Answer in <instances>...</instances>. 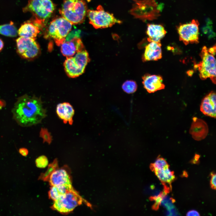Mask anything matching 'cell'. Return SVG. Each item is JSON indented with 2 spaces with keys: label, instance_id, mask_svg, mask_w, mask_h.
<instances>
[{
  "label": "cell",
  "instance_id": "6da1fadb",
  "mask_svg": "<svg viewBox=\"0 0 216 216\" xmlns=\"http://www.w3.org/2000/svg\"><path fill=\"white\" fill-rule=\"evenodd\" d=\"M12 112L13 118L22 127L38 124L46 116V110L43 108L40 98L26 94L17 99Z\"/></svg>",
  "mask_w": 216,
  "mask_h": 216
},
{
  "label": "cell",
  "instance_id": "7a4b0ae2",
  "mask_svg": "<svg viewBox=\"0 0 216 216\" xmlns=\"http://www.w3.org/2000/svg\"><path fill=\"white\" fill-rule=\"evenodd\" d=\"M55 9L51 0H29L23 10L32 14L34 18L32 21L40 28L50 17Z\"/></svg>",
  "mask_w": 216,
  "mask_h": 216
},
{
  "label": "cell",
  "instance_id": "3957f363",
  "mask_svg": "<svg viewBox=\"0 0 216 216\" xmlns=\"http://www.w3.org/2000/svg\"><path fill=\"white\" fill-rule=\"evenodd\" d=\"M87 8L83 0H63L59 12L72 24L82 23L87 13Z\"/></svg>",
  "mask_w": 216,
  "mask_h": 216
},
{
  "label": "cell",
  "instance_id": "277c9868",
  "mask_svg": "<svg viewBox=\"0 0 216 216\" xmlns=\"http://www.w3.org/2000/svg\"><path fill=\"white\" fill-rule=\"evenodd\" d=\"M84 202H86L73 188L54 201L51 208L61 214H67Z\"/></svg>",
  "mask_w": 216,
  "mask_h": 216
},
{
  "label": "cell",
  "instance_id": "5b68a950",
  "mask_svg": "<svg viewBox=\"0 0 216 216\" xmlns=\"http://www.w3.org/2000/svg\"><path fill=\"white\" fill-rule=\"evenodd\" d=\"M89 61L88 53L86 50L79 51L74 56L67 57L64 63L65 71L70 77L78 76L83 73Z\"/></svg>",
  "mask_w": 216,
  "mask_h": 216
},
{
  "label": "cell",
  "instance_id": "8992f818",
  "mask_svg": "<svg viewBox=\"0 0 216 216\" xmlns=\"http://www.w3.org/2000/svg\"><path fill=\"white\" fill-rule=\"evenodd\" d=\"M87 14L89 23L96 29L108 28L116 23L120 24L122 22L113 14L105 11L100 5L97 7L95 10H87Z\"/></svg>",
  "mask_w": 216,
  "mask_h": 216
},
{
  "label": "cell",
  "instance_id": "52a82bcc",
  "mask_svg": "<svg viewBox=\"0 0 216 216\" xmlns=\"http://www.w3.org/2000/svg\"><path fill=\"white\" fill-rule=\"evenodd\" d=\"M201 61L197 65L199 76L202 80L209 78L216 84V60L213 55L209 53L206 46L203 47L200 53Z\"/></svg>",
  "mask_w": 216,
  "mask_h": 216
},
{
  "label": "cell",
  "instance_id": "ba28073f",
  "mask_svg": "<svg viewBox=\"0 0 216 216\" xmlns=\"http://www.w3.org/2000/svg\"><path fill=\"white\" fill-rule=\"evenodd\" d=\"M72 23L63 17L53 20L49 26L46 37L53 38L58 46L65 40V38L71 30Z\"/></svg>",
  "mask_w": 216,
  "mask_h": 216
},
{
  "label": "cell",
  "instance_id": "9c48e42d",
  "mask_svg": "<svg viewBox=\"0 0 216 216\" xmlns=\"http://www.w3.org/2000/svg\"><path fill=\"white\" fill-rule=\"evenodd\" d=\"M35 38L20 37L16 40L17 52L22 58L29 59L38 55L40 48Z\"/></svg>",
  "mask_w": 216,
  "mask_h": 216
},
{
  "label": "cell",
  "instance_id": "30bf717a",
  "mask_svg": "<svg viewBox=\"0 0 216 216\" xmlns=\"http://www.w3.org/2000/svg\"><path fill=\"white\" fill-rule=\"evenodd\" d=\"M154 0L136 1L131 10L132 14L137 18L152 20L158 12Z\"/></svg>",
  "mask_w": 216,
  "mask_h": 216
},
{
  "label": "cell",
  "instance_id": "8fae6325",
  "mask_svg": "<svg viewBox=\"0 0 216 216\" xmlns=\"http://www.w3.org/2000/svg\"><path fill=\"white\" fill-rule=\"evenodd\" d=\"M199 23L193 20L191 22L180 25L177 28L180 41L185 45L199 42Z\"/></svg>",
  "mask_w": 216,
  "mask_h": 216
},
{
  "label": "cell",
  "instance_id": "7c38bea8",
  "mask_svg": "<svg viewBox=\"0 0 216 216\" xmlns=\"http://www.w3.org/2000/svg\"><path fill=\"white\" fill-rule=\"evenodd\" d=\"M193 121L189 133L193 138L197 141L205 139L208 132V128L206 122L203 120L196 117L193 118Z\"/></svg>",
  "mask_w": 216,
  "mask_h": 216
},
{
  "label": "cell",
  "instance_id": "4fadbf2b",
  "mask_svg": "<svg viewBox=\"0 0 216 216\" xmlns=\"http://www.w3.org/2000/svg\"><path fill=\"white\" fill-rule=\"evenodd\" d=\"M144 88L149 93H154L164 88L162 77L158 75L146 74L142 77Z\"/></svg>",
  "mask_w": 216,
  "mask_h": 216
},
{
  "label": "cell",
  "instance_id": "5bb4252c",
  "mask_svg": "<svg viewBox=\"0 0 216 216\" xmlns=\"http://www.w3.org/2000/svg\"><path fill=\"white\" fill-rule=\"evenodd\" d=\"M60 46L62 53L67 57L72 56L77 52L84 50V46L81 40L77 37L69 40H65Z\"/></svg>",
  "mask_w": 216,
  "mask_h": 216
},
{
  "label": "cell",
  "instance_id": "9a60e30c",
  "mask_svg": "<svg viewBox=\"0 0 216 216\" xmlns=\"http://www.w3.org/2000/svg\"><path fill=\"white\" fill-rule=\"evenodd\" d=\"M215 93L212 91L202 100L200 106L201 111L205 115L215 118L216 113Z\"/></svg>",
  "mask_w": 216,
  "mask_h": 216
},
{
  "label": "cell",
  "instance_id": "2e32d148",
  "mask_svg": "<svg viewBox=\"0 0 216 216\" xmlns=\"http://www.w3.org/2000/svg\"><path fill=\"white\" fill-rule=\"evenodd\" d=\"M51 186L72 184L69 173L65 168H59L51 175L48 181Z\"/></svg>",
  "mask_w": 216,
  "mask_h": 216
},
{
  "label": "cell",
  "instance_id": "e0dca14e",
  "mask_svg": "<svg viewBox=\"0 0 216 216\" xmlns=\"http://www.w3.org/2000/svg\"><path fill=\"white\" fill-rule=\"evenodd\" d=\"M145 47L142 56L143 62L156 61L162 57L161 45L160 42L151 41Z\"/></svg>",
  "mask_w": 216,
  "mask_h": 216
},
{
  "label": "cell",
  "instance_id": "ac0fdd59",
  "mask_svg": "<svg viewBox=\"0 0 216 216\" xmlns=\"http://www.w3.org/2000/svg\"><path fill=\"white\" fill-rule=\"evenodd\" d=\"M56 112L58 117L64 123L68 122L70 125L73 124L74 110L70 103L64 102L59 104L56 107Z\"/></svg>",
  "mask_w": 216,
  "mask_h": 216
},
{
  "label": "cell",
  "instance_id": "d6986e66",
  "mask_svg": "<svg viewBox=\"0 0 216 216\" xmlns=\"http://www.w3.org/2000/svg\"><path fill=\"white\" fill-rule=\"evenodd\" d=\"M166 31L164 27L160 25L148 24L146 34L149 42H160L161 39L165 35Z\"/></svg>",
  "mask_w": 216,
  "mask_h": 216
},
{
  "label": "cell",
  "instance_id": "ffe728a7",
  "mask_svg": "<svg viewBox=\"0 0 216 216\" xmlns=\"http://www.w3.org/2000/svg\"><path fill=\"white\" fill-rule=\"evenodd\" d=\"M40 28L32 21H28L22 25L17 30L20 37L35 38L40 32Z\"/></svg>",
  "mask_w": 216,
  "mask_h": 216
},
{
  "label": "cell",
  "instance_id": "44dd1931",
  "mask_svg": "<svg viewBox=\"0 0 216 216\" xmlns=\"http://www.w3.org/2000/svg\"><path fill=\"white\" fill-rule=\"evenodd\" d=\"M153 171L164 185L171 186V183L175 179V176L173 172L169 169V166Z\"/></svg>",
  "mask_w": 216,
  "mask_h": 216
},
{
  "label": "cell",
  "instance_id": "7402d4cb",
  "mask_svg": "<svg viewBox=\"0 0 216 216\" xmlns=\"http://www.w3.org/2000/svg\"><path fill=\"white\" fill-rule=\"evenodd\" d=\"M73 188L72 184L51 186L48 192L49 197L54 201Z\"/></svg>",
  "mask_w": 216,
  "mask_h": 216
},
{
  "label": "cell",
  "instance_id": "603a6c76",
  "mask_svg": "<svg viewBox=\"0 0 216 216\" xmlns=\"http://www.w3.org/2000/svg\"><path fill=\"white\" fill-rule=\"evenodd\" d=\"M0 34L6 36L14 37L17 35V30L14 23L11 22L9 24L0 25Z\"/></svg>",
  "mask_w": 216,
  "mask_h": 216
},
{
  "label": "cell",
  "instance_id": "cb8c5ba5",
  "mask_svg": "<svg viewBox=\"0 0 216 216\" xmlns=\"http://www.w3.org/2000/svg\"><path fill=\"white\" fill-rule=\"evenodd\" d=\"M58 168V161L57 159H56L52 163L48 165L46 171L44 173L41 174L38 179L44 181H48L51 175Z\"/></svg>",
  "mask_w": 216,
  "mask_h": 216
},
{
  "label": "cell",
  "instance_id": "d4e9b609",
  "mask_svg": "<svg viewBox=\"0 0 216 216\" xmlns=\"http://www.w3.org/2000/svg\"><path fill=\"white\" fill-rule=\"evenodd\" d=\"M123 91L128 94H131L135 92L137 88V85L134 81L131 80H127L122 85Z\"/></svg>",
  "mask_w": 216,
  "mask_h": 216
},
{
  "label": "cell",
  "instance_id": "484cf974",
  "mask_svg": "<svg viewBox=\"0 0 216 216\" xmlns=\"http://www.w3.org/2000/svg\"><path fill=\"white\" fill-rule=\"evenodd\" d=\"M169 166V165L164 158H158L154 162L151 164L150 168L152 171L156 169L164 168Z\"/></svg>",
  "mask_w": 216,
  "mask_h": 216
},
{
  "label": "cell",
  "instance_id": "4316f807",
  "mask_svg": "<svg viewBox=\"0 0 216 216\" xmlns=\"http://www.w3.org/2000/svg\"><path fill=\"white\" fill-rule=\"evenodd\" d=\"M175 201V200L172 198L166 196L163 198L161 204L167 209L168 211L175 208L173 204Z\"/></svg>",
  "mask_w": 216,
  "mask_h": 216
},
{
  "label": "cell",
  "instance_id": "83f0119b",
  "mask_svg": "<svg viewBox=\"0 0 216 216\" xmlns=\"http://www.w3.org/2000/svg\"><path fill=\"white\" fill-rule=\"evenodd\" d=\"M40 136L43 140V142H46L50 144L52 142V137L48 130L45 128H41L40 132Z\"/></svg>",
  "mask_w": 216,
  "mask_h": 216
},
{
  "label": "cell",
  "instance_id": "f1b7e54d",
  "mask_svg": "<svg viewBox=\"0 0 216 216\" xmlns=\"http://www.w3.org/2000/svg\"><path fill=\"white\" fill-rule=\"evenodd\" d=\"M36 166L39 168H44L48 164V160L47 157L44 155H42L37 158L35 160Z\"/></svg>",
  "mask_w": 216,
  "mask_h": 216
},
{
  "label": "cell",
  "instance_id": "f546056e",
  "mask_svg": "<svg viewBox=\"0 0 216 216\" xmlns=\"http://www.w3.org/2000/svg\"><path fill=\"white\" fill-rule=\"evenodd\" d=\"M211 179L210 181V185L212 189L215 190L216 187V174L214 172H212L211 173Z\"/></svg>",
  "mask_w": 216,
  "mask_h": 216
},
{
  "label": "cell",
  "instance_id": "4dcf8cb0",
  "mask_svg": "<svg viewBox=\"0 0 216 216\" xmlns=\"http://www.w3.org/2000/svg\"><path fill=\"white\" fill-rule=\"evenodd\" d=\"M19 152L22 156H26L28 154V150L25 148H21L19 149Z\"/></svg>",
  "mask_w": 216,
  "mask_h": 216
},
{
  "label": "cell",
  "instance_id": "1f68e13d",
  "mask_svg": "<svg viewBox=\"0 0 216 216\" xmlns=\"http://www.w3.org/2000/svg\"><path fill=\"white\" fill-rule=\"evenodd\" d=\"M187 216H200L199 213L196 211L194 210H190L187 212Z\"/></svg>",
  "mask_w": 216,
  "mask_h": 216
},
{
  "label": "cell",
  "instance_id": "d6a6232c",
  "mask_svg": "<svg viewBox=\"0 0 216 216\" xmlns=\"http://www.w3.org/2000/svg\"><path fill=\"white\" fill-rule=\"evenodd\" d=\"M208 52L213 55H214L216 52V46H214L208 49Z\"/></svg>",
  "mask_w": 216,
  "mask_h": 216
},
{
  "label": "cell",
  "instance_id": "836d02e7",
  "mask_svg": "<svg viewBox=\"0 0 216 216\" xmlns=\"http://www.w3.org/2000/svg\"><path fill=\"white\" fill-rule=\"evenodd\" d=\"M6 102L4 100L0 99V110L6 106Z\"/></svg>",
  "mask_w": 216,
  "mask_h": 216
},
{
  "label": "cell",
  "instance_id": "e575fe53",
  "mask_svg": "<svg viewBox=\"0 0 216 216\" xmlns=\"http://www.w3.org/2000/svg\"><path fill=\"white\" fill-rule=\"evenodd\" d=\"M200 156L197 154H195L194 158L192 160V163L194 164L197 163L198 161Z\"/></svg>",
  "mask_w": 216,
  "mask_h": 216
},
{
  "label": "cell",
  "instance_id": "d590c367",
  "mask_svg": "<svg viewBox=\"0 0 216 216\" xmlns=\"http://www.w3.org/2000/svg\"><path fill=\"white\" fill-rule=\"evenodd\" d=\"M4 46V43L2 40L0 38V51L3 49Z\"/></svg>",
  "mask_w": 216,
  "mask_h": 216
}]
</instances>
